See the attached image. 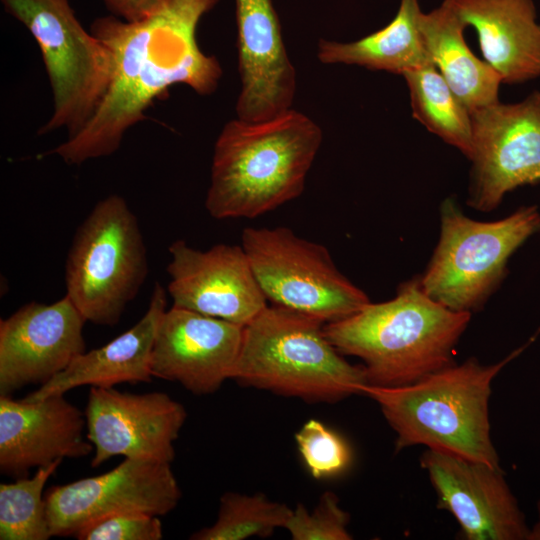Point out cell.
<instances>
[{
    "label": "cell",
    "mask_w": 540,
    "mask_h": 540,
    "mask_svg": "<svg viewBox=\"0 0 540 540\" xmlns=\"http://www.w3.org/2000/svg\"><path fill=\"white\" fill-rule=\"evenodd\" d=\"M219 1L169 0L140 22L113 15L96 18L90 31L112 55L111 83L87 123L46 154L68 165L110 156L170 87L183 84L199 95L213 94L222 67L215 56L200 48L197 29Z\"/></svg>",
    "instance_id": "cell-1"
},
{
    "label": "cell",
    "mask_w": 540,
    "mask_h": 540,
    "mask_svg": "<svg viewBox=\"0 0 540 540\" xmlns=\"http://www.w3.org/2000/svg\"><path fill=\"white\" fill-rule=\"evenodd\" d=\"M322 139L293 107L259 121L231 119L214 144L206 210L216 219L255 218L297 198Z\"/></svg>",
    "instance_id": "cell-2"
},
{
    "label": "cell",
    "mask_w": 540,
    "mask_h": 540,
    "mask_svg": "<svg viewBox=\"0 0 540 540\" xmlns=\"http://www.w3.org/2000/svg\"><path fill=\"white\" fill-rule=\"evenodd\" d=\"M471 313L451 310L429 297L420 277L402 283L386 302H369L324 331L342 354L363 362L367 385L402 387L452 365Z\"/></svg>",
    "instance_id": "cell-3"
},
{
    "label": "cell",
    "mask_w": 540,
    "mask_h": 540,
    "mask_svg": "<svg viewBox=\"0 0 540 540\" xmlns=\"http://www.w3.org/2000/svg\"><path fill=\"white\" fill-rule=\"evenodd\" d=\"M491 365L475 358L453 363L402 387L364 385L396 434L395 450L423 445L468 460L499 467L489 421L491 384L498 373L537 337Z\"/></svg>",
    "instance_id": "cell-4"
},
{
    "label": "cell",
    "mask_w": 540,
    "mask_h": 540,
    "mask_svg": "<svg viewBox=\"0 0 540 540\" xmlns=\"http://www.w3.org/2000/svg\"><path fill=\"white\" fill-rule=\"evenodd\" d=\"M322 321L268 306L244 326L231 378L245 386L308 402L361 394L362 365L349 363L327 338Z\"/></svg>",
    "instance_id": "cell-5"
},
{
    "label": "cell",
    "mask_w": 540,
    "mask_h": 540,
    "mask_svg": "<svg viewBox=\"0 0 540 540\" xmlns=\"http://www.w3.org/2000/svg\"><path fill=\"white\" fill-rule=\"evenodd\" d=\"M147 250L126 200H99L78 226L65 264L66 295L86 321L117 324L148 274Z\"/></svg>",
    "instance_id": "cell-6"
},
{
    "label": "cell",
    "mask_w": 540,
    "mask_h": 540,
    "mask_svg": "<svg viewBox=\"0 0 540 540\" xmlns=\"http://www.w3.org/2000/svg\"><path fill=\"white\" fill-rule=\"evenodd\" d=\"M41 52L52 94V112L38 135L76 134L105 96L113 75L109 49L77 18L69 0H1Z\"/></svg>",
    "instance_id": "cell-7"
},
{
    "label": "cell",
    "mask_w": 540,
    "mask_h": 540,
    "mask_svg": "<svg viewBox=\"0 0 540 540\" xmlns=\"http://www.w3.org/2000/svg\"><path fill=\"white\" fill-rule=\"evenodd\" d=\"M440 214L439 241L420 277L421 286L451 310L478 311L503 280L512 254L540 231V212L524 206L497 221H476L447 198Z\"/></svg>",
    "instance_id": "cell-8"
},
{
    "label": "cell",
    "mask_w": 540,
    "mask_h": 540,
    "mask_svg": "<svg viewBox=\"0 0 540 540\" xmlns=\"http://www.w3.org/2000/svg\"><path fill=\"white\" fill-rule=\"evenodd\" d=\"M241 245L267 300L323 323L359 311L370 300L344 276L328 249L287 227H246Z\"/></svg>",
    "instance_id": "cell-9"
},
{
    "label": "cell",
    "mask_w": 540,
    "mask_h": 540,
    "mask_svg": "<svg viewBox=\"0 0 540 540\" xmlns=\"http://www.w3.org/2000/svg\"><path fill=\"white\" fill-rule=\"evenodd\" d=\"M181 497L171 463L125 458L101 475L49 488L45 502L51 536L63 537L114 514L166 515Z\"/></svg>",
    "instance_id": "cell-10"
},
{
    "label": "cell",
    "mask_w": 540,
    "mask_h": 540,
    "mask_svg": "<svg viewBox=\"0 0 540 540\" xmlns=\"http://www.w3.org/2000/svg\"><path fill=\"white\" fill-rule=\"evenodd\" d=\"M473 153L468 204L495 209L506 193L540 182V92L470 112Z\"/></svg>",
    "instance_id": "cell-11"
},
{
    "label": "cell",
    "mask_w": 540,
    "mask_h": 540,
    "mask_svg": "<svg viewBox=\"0 0 540 540\" xmlns=\"http://www.w3.org/2000/svg\"><path fill=\"white\" fill-rule=\"evenodd\" d=\"M92 467L114 456L172 463L174 442L187 418L184 406L164 392L134 394L91 387L84 412Z\"/></svg>",
    "instance_id": "cell-12"
},
{
    "label": "cell",
    "mask_w": 540,
    "mask_h": 540,
    "mask_svg": "<svg viewBox=\"0 0 540 540\" xmlns=\"http://www.w3.org/2000/svg\"><path fill=\"white\" fill-rule=\"evenodd\" d=\"M173 306L246 326L267 307L242 245L202 251L178 239L168 247Z\"/></svg>",
    "instance_id": "cell-13"
},
{
    "label": "cell",
    "mask_w": 540,
    "mask_h": 540,
    "mask_svg": "<svg viewBox=\"0 0 540 540\" xmlns=\"http://www.w3.org/2000/svg\"><path fill=\"white\" fill-rule=\"evenodd\" d=\"M438 498L464 540H527L529 527L499 467L426 449L420 458Z\"/></svg>",
    "instance_id": "cell-14"
},
{
    "label": "cell",
    "mask_w": 540,
    "mask_h": 540,
    "mask_svg": "<svg viewBox=\"0 0 540 540\" xmlns=\"http://www.w3.org/2000/svg\"><path fill=\"white\" fill-rule=\"evenodd\" d=\"M85 322L67 295L52 304L32 301L1 319L0 395L43 385L65 370L85 352Z\"/></svg>",
    "instance_id": "cell-15"
},
{
    "label": "cell",
    "mask_w": 540,
    "mask_h": 540,
    "mask_svg": "<svg viewBox=\"0 0 540 540\" xmlns=\"http://www.w3.org/2000/svg\"><path fill=\"white\" fill-rule=\"evenodd\" d=\"M244 326L172 306L157 327L153 377L180 383L193 394L216 392L231 378Z\"/></svg>",
    "instance_id": "cell-16"
},
{
    "label": "cell",
    "mask_w": 540,
    "mask_h": 540,
    "mask_svg": "<svg viewBox=\"0 0 540 540\" xmlns=\"http://www.w3.org/2000/svg\"><path fill=\"white\" fill-rule=\"evenodd\" d=\"M241 88L236 117L259 121L290 108L296 72L272 0H234Z\"/></svg>",
    "instance_id": "cell-17"
},
{
    "label": "cell",
    "mask_w": 540,
    "mask_h": 540,
    "mask_svg": "<svg viewBox=\"0 0 540 540\" xmlns=\"http://www.w3.org/2000/svg\"><path fill=\"white\" fill-rule=\"evenodd\" d=\"M85 415L64 394L38 401L0 395V471L25 476L58 459L94 451L84 436Z\"/></svg>",
    "instance_id": "cell-18"
},
{
    "label": "cell",
    "mask_w": 540,
    "mask_h": 540,
    "mask_svg": "<svg viewBox=\"0 0 540 540\" xmlns=\"http://www.w3.org/2000/svg\"><path fill=\"white\" fill-rule=\"evenodd\" d=\"M166 306V291L156 282L148 308L134 326L102 347L83 352L65 370L24 399L38 401L86 385L114 387L124 382H150L152 349Z\"/></svg>",
    "instance_id": "cell-19"
},
{
    "label": "cell",
    "mask_w": 540,
    "mask_h": 540,
    "mask_svg": "<svg viewBox=\"0 0 540 540\" xmlns=\"http://www.w3.org/2000/svg\"><path fill=\"white\" fill-rule=\"evenodd\" d=\"M478 35L485 61L506 84L540 75V24L533 0H448Z\"/></svg>",
    "instance_id": "cell-20"
},
{
    "label": "cell",
    "mask_w": 540,
    "mask_h": 540,
    "mask_svg": "<svg viewBox=\"0 0 540 540\" xmlns=\"http://www.w3.org/2000/svg\"><path fill=\"white\" fill-rule=\"evenodd\" d=\"M466 27L448 0L419 17V29L433 63L471 112L499 101L502 78L470 50L464 38Z\"/></svg>",
    "instance_id": "cell-21"
},
{
    "label": "cell",
    "mask_w": 540,
    "mask_h": 540,
    "mask_svg": "<svg viewBox=\"0 0 540 540\" xmlns=\"http://www.w3.org/2000/svg\"><path fill=\"white\" fill-rule=\"evenodd\" d=\"M421 13L419 0H400L386 26L353 42L321 39L317 58L326 65H357L400 75L433 64L419 29Z\"/></svg>",
    "instance_id": "cell-22"
},
{
    "label": "cell",
    "mask_w": 540,
    "mask_h": 540,
    "mask_svg": "<svg viewBox=\"0 0 540 540\" xmlns=\"http://www.w3.org/2000/svg\"><path fill=\"white\" fill-rule=\"evenodd\" d=\"M402 76L409 89L413 117L470 159L473 153L470 111L453 93L436 65L413 69Z\"/></svg>",
    "instance_id": "cell-23"
},
{
    "label": "cell",
    "mask_w": 540,
    "mask_h": 540,
    "mask_svg": "<svg viewBox=\"0 0 540 540\" xmlns=\"http://www.w3.org/2000/svg\"><path fill=\"white\" fill-rule=\"evenodd\" d=\"M292 509L270 500L263 493L227 492L220 498L217 519L209 527L195 532L193 540H244L270 537L277 528H285Z\"/></svg>",
    "instance_id": "cell-24"
},
{
    "label": "cell",
    "mask_w": 540,
    "mask_h": 540,
    "mask_svg": "<svg viewBox=\"0 0 540 540\" xmlns=\"http://www.w3.org/2000/svg\"><path fill=\"white\" fill-rule=\"evenodd\" d=\"M37 468L30 478L0 484V539L47 540L51 536L44 487L62 463Z\"/></svg>",
    "instance_id": "cell-25"
},
{
    "label": "cell",
    "mask_w": 540,
    "mask_h": 540,
    "mask_svg": "<svg viewBox=\"0 0 540 540\" xmlns=\"http://www.w3.org/2000/svg\"><path fill=\"white\" fill-rule=\"evenodd\" d=\"M300 455L315 479L329 478L346 471L352 462L348 443L316 419H310L295 434Z\"/></svg>",
    "instance_id": "cell-26"
},
{
    "label": "cell",
    "mask_w": 540,
    "mask_h": 540,
    "mask_svg": "<svg viewBox=\"0 0 540 540\" xmlns=\"http://www.w3.org/2000/svg\"><path fill=\"white\" fill-rule=\"evenodd\" d=\"M349 521L350 515L341 508L337 495L326 491L310 512L302 503L297 504L284 529L293 540H350Z\"/></svg>",
    "instance_id": "cell-27"
},
{
    "label": "cell",
    "mask_w": 540,
    "mask_h": 540,
    "mask_svg": "<svg viewBox=\"0 0 540 540\" xmlns=\"http://www.w3.org/2000/svg\"><path fill=\"white\" fill-rule=\"evenodd\" d=\"M74 536L79 540H160L163 527L159 516L129 512L89 523Z\"/></svg>",
    "instance_id": "cell-28"
},
{
    "label": "cell",
    "mask_w": 540,
    "mask_h": 540,
    "mask_svg": "<svg viewBox=\"0 0 540 540\" xmlns=\"http://www.w3.org/2000/svg\"><path fill=\"white\" fill-rule=\"evenodd\" d=\"M110 15L127 22H140L161 10L169 0H101Z\"/></svg>",
    "instance_id": "cell-29"
},
{
    "label": "cell",
    "mask_w": 540,
    "mask_h": 540,
    "mask_svg": "<svg viewBox=\"0 0 540 540\" xmlns=\"http://www.w3.org/2000/svg\"><path fill=\"white\" fill-rule=\"evenodd\" d=\"M537 512V521L531 528H529L527 540H540V499L537 502Z\"/></svg>",
    "instance_id": "cell-30"
}]
</instances>
